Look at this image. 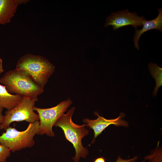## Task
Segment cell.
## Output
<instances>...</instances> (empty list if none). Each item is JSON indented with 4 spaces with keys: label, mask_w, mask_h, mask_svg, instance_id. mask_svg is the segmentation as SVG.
<instances>
[{
    "label": "cell",
    "mask_w": 162,
    "mask_h": 162,
    "mask_svg": "<svg viewBox=\"0 0 162 162\" xmlns=\"http://www.w3.org/2000/svg\"><path fill=\"white\" fill-rule=\"evenodd\" d=\"M71 103L72 101L68 99L50 108H41L34 106V110L38 112L39 116V134L55 136V134L52 130L53 126Z\"/></svg>",
    "instance_id": "8992f818"
},
{
    "label": "cell",
    "mask_w": 162,
    "mask_h": 162,
    "mask_svg": "<svg viewBox=\"0 0 162 162\" xmlns=\"http://www.w3.org/2000/svg\"><path fill=\"white\" fill-rule=\"evenodd\" d=\"M75 109L73 107L67 113L63 114L54 126L62 129L66 139L73 144L76 151L73 159L75 162H78L80 157L85 158L88 154V150L83 146L82 140L88 134L89 130L85 128L86 124L78 125L73 122L72 117Z\"/></svg>",
    "instance_id": "7a4b0ae2"
},
{
    "label": "cell",
    "mask_w": 162,
    "mask_h": 162,
    "mask_svg": "<svg viewBox=\"0 0 162 162\" xmlns=\"http://www.w3.org/2000/svg\"><path fill=\"white\" fill-rule=\"evenodd\" d=\"M146 20L143 16H140L136 13H130L125 9L112 13L106 19L105 27L111 25L113 30L128 26L136 28L142 26Z\"/></svg>",
    "instance_id": "52a82bcc"
},
{
    "label": "cell",
    "mask_w": 162,
    "mask_h": 162,
    "mask_svg": "<svg viewBox=\"0 0 162 162\" xmlns=\"http://www.w3.org/2000/svg\"><path fill=\"white\" fill-rule=\"evenodd\" d=\"M3 108L0 107V125L2 121L3 115L2 114V112Z\"/></svg>",
    "instance_id": "ac0fdd59"
},
{
    "label": "cell",
    "mask_w": 162,
    "mask_h": 162,
    "mask_svg": "<svg viewBox=\"0 0 162 162\" xmlns=\"http://www.w3.org/2000/svg\"><path fill=\"white\" fill-rule=\"evenodd\" d=\"M16 68L27 73L37 84L43 88L55 70V66L48 59L30 53L21 57Z\"/></svg>",
    "instance_id": "3957f363"
},
{
    "label": "cell",
    "mask_w": 162,
    "mask_h": 162,
    "mask_svg": "<svg viewBox=\"0 0 162 162\" xmlns=\"http://www.w3.org/2000/svg\"><path fill=\"white\" fill-rule=\"evenodd\" d=\"M4 71L3 67V62L2 59L0 58V74Z\"/></svg>",
    "instance_id": "e0dca14e"
},
{
    "label": "cell",
    "mask_w": 162,
    "mask_h": 162,
    "mask_svg": "<svg viewBox=\"0 0 162 162\" xmlns=\"http://www.w3.org/2000/svg\"><path fill=\"white\" fill-rule=\"evenodd\" d=\"M39 121L29 123L26 129L22 131L10 126L0 136V143L12 152L30 148L35 144L34 137L39 134Z\"/></svg>",
    "instance_id": "277c9868"
},
{
    "label": "cell",
    "mask_w": 162,
    "mask_h": 162,
    "mask_svg": "<svg viewBox=\"0 0 162 162\" xmlns=\"http://www.w3.org/2000/svg\"><path fill=\"white\" fill-rule=\"evenodd\" d=\"M145 161V160H143L141 162H144ZM131 162H135V161H132Z\"/></svg>",
    "instance_id": "d6986e66"
},
{
    "label": "cell",
    "mask_w": 162,
    "mask_h": 162,
    "mask_svg": "<svg viewBox=\"0 0 162 162\" xmlns=\"http://www.w3.org/2000/svg\"></svg>",
    "instance_id": "ffe728a7"
},
{
    "label": "cell",
    "mask_w": 162,
    "mask_h": 162,
    "mask_svg": "<svg viewBox=\"0 0 162 162\" xmlns=\"http://www.w3.org/2000/svg\"><path fill=\"white\" fill-rule=\"evenodd\" d=\"M22 97L9 93L5 86L0 84V107L11 110L20 102Z\"/></svg>",
    "instance_id": "8fae6325"
},
{
    "label": "cell",
    "mask_w": 162,
    "mask_h": 162,
    "mask_svg": "<svg viewBox=\"0 0 162 162\" xmlns=\"http://www.w3.org/2000/svg\"><path fill=\"white\" fill-rule=\"evenodd\" d=\"M94 162H106L105 159L103 157L98 158L95 160Z\"/></svg>",
    "instance_id": "2e32d148"
},
{
    "label": "cell",
    "mask_w": 162,
    "mask_h": 162,
    "mask_svg": "<svg viewBox=\"0 0 162 162\" xmlns=\"http://www.w3.org/2000/svg\"><path fill=\"white\" fill-rule=\"evenodd\" d=\"M0 82L9 93L22 97L37 98L44 91L27 73L16 68L6 73Z\"/></svg>",
    "instance_id": "6da1fadb"
},
{
    "label": "cell",
    "mask_w": 162,
    "mask_h": 162,
    "mask_svg": "<svg viewBox=\"0 0 162 162\" xmlns=\"http://www.w3.org/2000/svg\"><path fill=\"white\" fill-rule=\"evenodd\" d=\"M10 152L9 148L0 143V162H6Z\"/></svg>",
    "instance_id": "5bb4252c"
},
{
    "label": "cell",
    "mask_w": 162,
    "mask_h": 162,
    "mask_svg": "<svg viewBox=\"0 0 162 162\" xmlns=\"http://www.w3.org/2000/svg\"><path fill=\"white\" fill-rule=\"evenodd\" d=\"M148 68L156 81V86L153 92V95L155 96L159 88L162 85V68L156 64L152 63L148 64Z\"/></svg>",
    "instance_id": "7c38bea8"
},
{
    "label": "cell",
    "mask_w": 162,
    "mask_h": 162,
    "mask_svg": "<svg viewBox=\"0 0 162 162\" xmlns=\"http://www.w3.org/2000/svg\"><path fill=\"white\" fill-rule=\"evenodd\" d=\"M37 98L22 97L20 102L12 109L7 110L3 115L0 129L4 130L15 122L25 121L33 123L39 120V115L34 112L33 108Z\"/></svg>",
    "instance_id": "5b68a950"
},
{
    "label": "cell",
    "mask_w": 162,
    "mask_h": 162,
    "mask_svg": "<svg viewBox=\"0 0 162 162\" xmlns=\"http://www.w3.org/2000/svg\"><path fill=\"white\" fill-rule=\"evenodd\" d=\"M28 0H0V25L9 23L14 16L18 6Z\"/></svg>",
    "instance_id": "9c48e42d"
},
{
    "label": "cell",
    "mask_w": 162,
    "mask_h": 162,
    "mask_svg": "<svg viewBox=\"0 0 162 162\" xmlns=\"http://www.w3.org/2000/svg\"><path fill=\"white\" fill-rule=\"evenodd\" d=\"M158 14L157 16L149 21L146 20L143 24V27L140 30L135 29L133 38L134 46L137 50L140 49L138 43L141 36L148 31L155 29L162 32V9H158Z\"/></svg>",
    "instance_id": "30bf717a"
},
{
    "label": "cell",
    "mask_w": 162,
    "mask_h": 162,
    "mask_svg": "<svg viewBox=\"0 0 162 162\" xmlns=\"http://www.w3.org/2000/svg\"><path fill=\"white\" fill-rule=\"evenodd\" d=\"M94 114L98 116L97 119L90 120L86 118L83 120L86 126L94 130V139L96 138L106 128L110 125L113 124L116 126L125 127H127L128 126V122L122 119L125 116V114L123 112H121L117 118L110 119L104 118L100 116L97 112H95Z\"/></svg>",
    "instance_id": "ba28073f"
},
{
    "label": "cell",
    "mask_w": 162,
    "mask_h": 162,
    "mask_svg": "<svg viewBox=\"0 0 162 162\" xmlns=\"http://www.w3.org/2000/svg\"><path fill=\"white\" fill-rule=\"evenodd\" d=\"M148 160V162H162V149L157 148L150 154L145 157V160Z\"/></svg>",
    "instance_id": "4fadbf2b"
},
{
    "label": "cell",
    "mask_w": 162,
    "mask_h": 162,
    "mask_svg": "<svg viewBox=\"0 0 162 162\" xmlns=\"http://www.w3.org/2000/svg\"><path fill=\"white\" fill-rule=\"evenodd\" d=\"M137 159V157L136 156L128 159H124L122 158L120 156H118L115 162H131L133 161H135Z\"/></svg>",
    "instance_id": "9a60e30c"
}]
</instances>
